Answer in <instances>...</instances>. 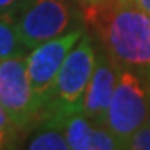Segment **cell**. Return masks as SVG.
Segmentation results:
<instances>
[{"label": "cell", "instance_id": "obj_6", "mask_svg": "<svg viewBox=\"0 0 150 150\" xmlns=\"http://www.w3.org/2000/svg\"><path fill=\"white\" fill-rule=\"evenodd\" d=\"M83 35V28H75L65 32L59 37L47 40L32 48L25 57L27 60V75L33 93L43 102V105L52 97L57 75L69 52L77 45Z\"/></svg>", "mask_w": 150, "mask_h": 150}, {"label": "cell", "instance_id": "obj_8", "mask_svg": "<svg viewBox=\"0 0 150 150\" xmlns=\"http://www.w3.org/2000/svg\"><path fill=\"white\" fill-rule=\"evenodd\" d=\"M93 123L82 112L72 113L65 122L64 132L67 137L69 149L72 150H90V137Z\"/></svg>", "mask_w": 150, "mask_h": 150}, {"label": "cell", "instance_id": "obj_18", "mask_svg": "<svg viewBox=\"0 0 150 150\" xmlns=\"http://www.w3.org/2000/svg\"><path fill=\"white\" fill-rule=\"evenodd\" d=\"M145 123H147V125H150V110H149V115H147V120H145Z\"/></svg>", "mask_w": 150, "mask_h": 150}, {"label": "cell", "instance_id": "obj_7", "mask_svg": "<svg viewBox=\"0 0 150 150\" xmlns=\"http://www.w3.org/2000/svg\"><path fill=\"white\" fill-rule=\"evenodd\" d=\"M118 74H120V65L115 64L105 52L103 55L97 57L93 74L87 83L85 93L82 98V113L93 125L103 127L105 123L108 105L118 80Z\"/></svg>", "mask_w": 150, "mask_h": 150}, {"label": "cell", "instance_id": "obj_12", "mask_svg": "<svg viewBox=\"0 0 150 150\" xmlns=\"http://www.w3.org/2000/svg\"><path fill=\"white\" fill-rule=\"evenodd\" d=\"M125 149L134 150H150V125L144 123L142 127L135 130L130 135V139L125 144Z\"/></svg>", "mask_w": 150, "mask_h": 150}, {"label": "cell", "instance_id": "obj_4", "mask_svg": "<svg viewBox=\"0 0 150 150\" xmlns=\"http://www.w3.org/2000/svg\"><path fill=\"white\" fill-rule=\"evenodd\" d=\"M0 105L15 127H25L42 115L43 102L30 87L23 55L0 60Z\"/></svg>", "mask_w": 150, "mask_h": 150}, {"label": "cell", "instance_id": "obj_16", "mask_svg": "<svg viewBox=\"0 0 150 150\" xmlns=\"http://www.w3.org/2000/svg\"><path fill=\"white\" fill-rule=\"evenodd\" d=\"M7 132H0V149H4L5 147V144H7Z\"/></svg>", "mask_w": 150, "mask_h": 150}, {"label": "cell", "instance_id": "obj_15", "mask_svg": "<svg viewBox=\"0 0 150 150\" xmlns=\"http://www.w3.org/2000/svg\"><path fill=\"white\" fill-rule=\"evenodd\" d=\"M135 5H139L140 8H144L145 12H149L150 13V0H132Z\"/></svg>", "mask_w": 150, "mask_h": 150}, {"label": "cell", "instance_id": "obj_1", "mask_svg": "<svg viewBox=\"0 0 150 150\" xmlns=\"http://www.w3.org/2000/svg\"><path fill=\"white\" fill-rule=\"evenodd\" d=\"M87 25L103 52L122 69L150 82V13L132 0H95L82 5Z\"/></svg>", "mask_w": 150, "mask_h": 150}, {"label": "cell", "instance_id": "obj_5", "mask_svg": "<svg viewBox=\"0 0 150 150\" xmlns=\"http://www.w3.org/2000/svg\"><path fill=\"white\" fill-rule=\"evenodd\" d=\"M72 20V8L64 0H27L15 25L25 50H32L65 33Z\"/></svg>", "mask_w": 150, "mask_h": 150}, {"label": "cell", "instance_id": "obj_11", "mask_svg": "<svg viewBox=\"0 0 150 150\" xmlns=\"http://www.w3.org/2000/svg\"><path fill=\"white\" fill-rule=\"evenodd\" d=\"M112 149H120V145L113 139V135L105 127L93 125L90 137V150H112Z\"/></svg>", "mask_w": 150, "mask_h": 150}, {"label": "cell", "instance_id": "obj_13", "mask_svg": "<svg viewBox=\"0 0 150 150\" xmlns=\"http://www.w3.org/2000/svg\"><path fill=\"white\" fill-rule=\"evenodd\" d=\"M12 125L13 123L10 122V118H8V115L5 113V110H4V107L0 105V132H12Z\"/></svg>", "mask_w": 150, "mask_h": 150}, {"label": "cell", "instance_id": "obj_9", "mask_svg": "<svg viewBox=\"0 0 150 150\" xmlns=\"http://www.w3.org/2000/svg\"><path fill=\"white\" fill-rule=\"evenodd\" d=\"M23 43L17 33L15 18L8 13H0V60L13 55H23Z\"/></svg>", "mask_w": 150, "mask_h": 150}, {"label": "cell", "instance_id": "obj_2", "mask_svg": "<svg viewBox=\"0 0 150 150\" xmlns=\"http://www.w3.org/2000/svg\"><path fill=\"white\" fill-rule=\"evenodd\" d=\"M95 64V48L90 37L83 33L77 45L65 57L57 75L52 97L43 105L40 117H43L45 125L62 129L72 113L82 112V98L93 74Z\"/></svg>", "mask_w": 150, "mask_h": 150}, {"label": "cell", "instance_id": "obj_3", "mask_svg": "<svg viewBox=\"0 0 150 150\" xmlns=\"http://www.w3.org/2000/svg\"><path fill=\"white\" fill-rule=\"evenodd\" d=\"M150 110V82L130 69H122L108 105L103 127L113 135L120 149L142 127Z\"/></svg>", "mask_w": 150, "mask_h": 150}, {"label": "cell", "instance_id": "obj_14", "mask_svg": "<svg viewBox=\"0 0 150 150\" xmlns=\"http://www.w3.org/2000/svg\"><path fill=\"white\" fill-rule=\"evenodd\" d=\"M20 4V0H0V13H8Z\"/></svg>", "mask_w": 150, "mask_h": 150}, {"label": "cell", "instance_id": "obj_17", "mask_svg": "<svg viewBox=\"0 0 150 150\" xmlns=\"http://www.w3.org/2000/svg\"><path fill=\"white\" fill-rule=\"evenodd\" d=\"M75 2H79L80 5H87V4H93L95 0H75Z\"/></svg>", "mask_w": 150, "mask_h": 150}, {"label": "cell", "instance_id": "obj_10", "mask_svg": "<svg viewBox=\"0 0 150 150\" xmlns=\"http://www.w3.org/2000/svg\"><path fill=\"white\" fill-rule=\"evenodd\" d=\"M60 130L62 129L59 127H45L37 137L28 142L27 147L32 150H67V137Z\"/></svg>", "mask_w": 150, "mask_h": 150}]
</instances>
